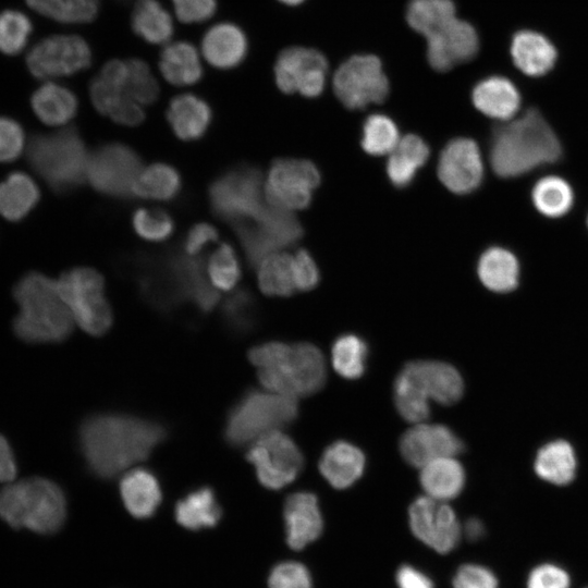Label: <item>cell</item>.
<instances>
[{"label": "cell", "instance_id": "obj_1", "mask_svg": "<svg viewBox=\"0 0 588 588\" xmlns=\"http://www.w3.org/2000/svg\"><path fill=\"white\" fill-rule=\"evenodd\" d=\"M168 436V426L160 420L128 413L100 412L83 419L77 443L91 476L111 480L124 469L147 460Z\"/></svg>", "mask_w": 588, "mask_h": 588}, {"label": "cell", "instance_id": "obj_2", "mask_svg": "<svg viewBox=\"0 0 588 588\" xmlns=\"http://www.w3.org/2000/svg\"><path fill=\"white\" fill-rule=\"evenodd\" d=\"M561 144L542 113L530 108L495 127L490 164L501 177H516L560 159Z\"/></svg>", "mask_w": 588, "mask_h": 588}, {"label": "cell", "instance_id": "obj_3", "mask_svg": "<svg viewBox=\"0 0 588 588\" xmlns=\"http://www.w3.org/2000/svg\"><path fill=\"white\" fill-rule=\"evenodd\" d=\"M248 359L265 389L294 399L317 393L327 380L323 354L307 342H265L248 351Z\"/></svg>", "mask_w": 588, "mask_h": 588}, {"label": "cell", "instance_id": "obj_4", "mask_svg": "<svg viewBox=\"0 0 588 588\" xmlns=\"http://www.w3.org/2000/svg\"><path fill=\"white\" fill-rule=\"evenodd\" d=\"M406 20L426 38L427 59L437 71L467 62L479 50L475 27L456 16L452 0H411Z\"/></svg>", "mask_w": 588, "mask_h": 588}, {"label": "cell", "instance_id": "obj_5", "mask_svg": "<svg viewBox=\"0 0 588 588\" xmlns=\"http://www.w3.org/2000/svg\"><path fill=\"white\" fill-rule=\"evenodd\" d=\"M19 313L13 321L15 334L28 343H57L73 331V317L63 301L57 281L36 271L15 284Z\"/></svg>", "mask_w": 588, "mask_h": 588}, {"label": "cell", "instance_id": "obj_6", "mask_svg": "<svg viewBox=\"0 0 588 588\" xmlns=\"http://www.w3.org/2000/svg\"><path fill=\"white\" fill-rule=\"evenodd\" d=\"M0 517L13 528L54 534L65 522L66 498L50 479L33 477L9 482L0 490Z\"/></svg>", "mask_w": 588, "mask_h": 588}, {"label": "cell", "instance_id": "obj_7", "mask_svg": "<svg viewBox=\"0 0 588 588\" xmlns=\"http://www.w3.org/2000/svg\"><path fill=\"white\" fill-rule=\"evenodd\" d=\"M297 416V399L267 389H247L229 408L222 437L229 446L242 448L291 425Z\"/></svg>", "mask_w": 588, "mask_h": 588}, {"label": "cell", "instance_id": "obj_8", "mask_svg": "<svg viewBox=\"0 0 588 588\" xmlns=\"http://www.w3.org/2000/svg\"><path fill=\"white\" fill-rule=\"evenodd\" d=\"M26 158L54 192L69 193L86 179L88 155L75 127L34 135L26 146Z\"/></svg>", "mask_w": 588, "mask_h": 588}, {"label": "cell", "instance_id": "obj_9", "mask_svg": "<svg viewBox=\"0 0 588 588\" xmlns=\"http://www.w3.org/2000/svg\"><path fill=\"white\" fill-rule=\"evenodd\" d=\"M131 270L143 301L157 313L171 315L191 304V284L176 264L174 253L138 255Z\"/></svg>", "mask_w": 588, "mask_h": 588}, {"label": "cell", "instance_id": "obj_10", "mask_svg": "<svg viewBox=\"0 0 588 588\" xmlns=\"http://www.w3.org/2000/svg\"><path fill=\"white\" fill-rule=\"evenodd\" d=\"M59 292L74 322L94 336L106 334L113 323V313L105 294L102 275L91 268H74L57 280Z\"/></svg>", "mask_w": 588, "mask_h": 588}, {"label": "cell", "instance_id": "obj_11", "mask_svg": "<svg viewBox=\"0 0 588 588\" xmlns=\"http://www.w3.org/2000/svg\"><path fill=\"white\" fill-rule=\"evenodd\" d=\"M261 172L253 166L241 164L215 179L209 187L213 213L234 224L254 219L265 207Z\"/></svg>", "mask_w": 588, "mask_h": 588}, {"label": "cell", "instance_id": "obj_12", "mask_svg": "<svg viewBox=\"0 0 588 588\" xmlns=\"http://www.w3.org/2000/svg\"><path fill=\"white\" fill-rule=\"evenodd\" d=\"M234 225L253 267H258L267 256L293 245L303 235V228L292 211L268 203L254 219Z\"/></svg>", "mask_w": 588, "mask_h": 588}, {"label": "cell", "instance_id": "obj_13", "mask_svg": "<svg viewBox=\"0 0 588 588\" xmlns=\"http://www.w3.org/2000/svg\"><path fill=\"white\" fill-rule=\"evenodd\" d=\"M393 391L420 403L441 405L457 403L464 393V381L455 367L439 360H413L397 373Z\"/></svg>", "mask_w": 588, "mask_h": 588}, {"label": "cell", "instance_id": "obj_14", "mask_svg": "<svg viewBox=\"0 0 588 588\" xmlns=\"http://www.w3.org/2000/svg\"><path fill=\"white\" fill-rule=\"evenodd\" d=\"M245 457L266 489L280 490L293 482L304 466L297 444L282 430H272L252 442Z\"/></svg>", "mask_w": 588, "mask_h": 588}, {"label": "cell", "instance_id": "obj_15", "mask_svg": "<svg viewBox=\"0 0 588 588\" xmlns=\"http://www.w3.org/2000/svg\"><path fill=\"white\" fill-rule=\"evenodd\" d=\"M142 160L134 149L121 143H108L89 156L86 179L105 196L128 199L134 196Z\"/></svg>", "mask_w": 588, "mask_h": 588}, {"label": "cell", "instance_id": "obj_16", "mask_svg": "<svg viewBox=\"0 0 588 588\" xmlns=\"http://www.w3.org/2000/svg\"><path fill=\"white\" fill-rule=\"evenodd\" d=\"M333 89L348 109H362L382 102L389 94V82L379 58L356 54L344 61L333 76Z\"/></svg>", "mask_w": 588, "mask_h": 588}, {"label": "cell", "instance_id": "obj_17", "mask_svg": "<svg viewBox=\"0 0 588 588\" xmlns=\"http://www.w3.org/2000/svg\"><path fill=\"white\" fill-rule=\"evenodd\" d=\"M320 183L317 167L303 159H277L269 169L265 182L267 203L294 211L306 208Z\"/></svg>", "mask_w": 588, "mask_h": 588}, {"label": "cell", "instance_id": "obj_18", "mask_svg": "<svg viewBox=\"0 0 588 588\" xmlns=\"http://www.w3.org/2000/svg\"><path fill=\"white\" fill-rule=\"evenodd\" d=\"M91 62L88 44L77 35H53L32 47L26 64L33 76L51 79L73 75Z\"/></svg>", "mask_w": 588, "mask_h": 588}, {"label": "cell", "instance_id": "obj_19", "mask_svg": "<svg viewBox=\"0 0 588 588\" xmlns=\"http://www.w3.org/2000/svg\"><path fill=\"white\" fill-rule=\"evenodd\" d=\"M413 535L438 553L445 554L458 543L462 527L453 509L445 502L424 495L408 509Z\"/></svg>", "mask_w": 588, "mask_h": 588}, {"label": "cell", "instance_id": "obj_20", "mask_svg": "<svg viewBox=\"0 0 588 588\" xmlns=\"http://www.w3.org/2000/svg\"><path fill=\"white\" fill-rule=\"evenodd\" d=\"M327 70L328 62L319 51L290 47L277 58L275 84L285 94L297 91L305 97H317L324 88Z\"/></svg>", "mask_w": 588, "mask_h": 588}, {"label": "cell", "instance_id": "obj_21", "mask_svg": "<svg viewBox=\"0 0 588 588\" xmlns=\"http://www.w3.org/2000/svg\"><path fill=\"white\" fill-rule=\"evenodd\" d=\"M437 172L451 192L460 195L474 192L483 179V162L477 143L466 137L450 140L440 154Z\"/></svg>", "mask_w": 588, "mask_h": 588}, {"label": "cell", "instance_id": "obj_22", "mask_svg": "<svg viewBox=\"0 0 588 588\" xmlns=\"http://www.w3.org/2000/svg\"><path fill=\"white\" fill-rule=\"evenodd\" d=\"M399 449L407 464L421 468L433 460L461 454L464 443L451 428L424 421L402 434Z\"/></svg>", "mask_w": 588, "mask_h": 588}, {"label": "cell", "instance_id": "obj_23", "mask_svg": "<svg viewBox=\"0 0 588 588\" xmlns=\"http://www.w3.org/2000/svg\"><path fill=\"white\" fill-rule=\"evenodd\" d=\"M285 540L293 550H303L322 532L323 518L317 495L309 491L290 494L283 505Z\"/></svg>", "mask_w": 588, "mask_h": 588}, {"label": "cell", "instance_id": "obj_24", "mask_svg": "<svg viewBox=\"0 0 588 588\" xmlns=\"http://www.w3.org/2000/svg\"><path fill=\"white\" fill-rule=\"evenodd\" d=\"M119 493L126 511L137 519L155 515L162 501L160 479L146 467L125 473L119 482Z\"/></svg>", "mask_w": 588, "mask_h": 588}, {"label": "cell", "instance_id": "obj_25", "mask_svg": "<svg viewBox=\"0 0 588 588\" xmlns=\"http://www.w3.org/2000/svg\"><path fill=\"white\" fill-rule=\"evenodd\" d=\"M514 65L525 75L543 76L549 73L558 60V50L544 35L522 29L514 34L510 48Z\"/></svg>", "mask_w": 588, "mask_h": 588}, {"label": "cell", "instance_id": "obj_26", "mask_svg": "<svg viewBox=\"0 0 588 588\" xmlns=\"http://www.w3.org/2000/svg\"><path fill=\"white\" fill-rule=\"evenodd\" d=\"M200 47L203 57L210 65L229 70L244 60L248 42L241 27L231 22H222L205 33Z\"/></svg>", "mask_w": 588, "mask_h": 588}, {"label": "cell", "instance_id": "obj_27", "mask_svg": "<svg viewBox=\"0 0 588 588\" xmlns=\"http://www.w3.org/2000/svg\"><path fill=\"white\" fill-rule=\"evenodd\" d=\"M471 100L481 113L501 122L515 118L522 102L515 84L503 76L480 81L473 89Z\"/></svg>", "mask_w": 588, "mask_h": 588}, {"label": "cell", "instance_id": "obj_28", "mask_svg": "<svg viewBox=\"0 0 588 588\" xmlns=\"http://www.w3.org/2000/svg\"><path fill=\"white\" fill-rule=\"evenodd\" d=\"M365 465L363 451L344 440L328 445L318 463L320 474L335 489L353 486L362 477Z\"/></svg>", "mask_w": 588, "mask_h": 588}, {"label": "cell", "instance_id": "obj_29", "mask_svg": "<svg viewBox=\"0 0 588 588\" xmlns=\"http://www.w3.org/2000/svg\"><path fill=\"white\" fill-rule=\"evenodd\" d=\"M222 506L215 489L203 485L188 490L174 505V518L185 529L213 528L222 518Z\"/></svg>", "mask_w": 588, "mask_h": 588}, {"label": "cell", "instance_id": "obj_30", "mask_svg": "<svg viewBox=\"0 0 588 588\" xmlns=\"http://www.w3.org/2000/svg\"><path fill=\"white\" fill-rule=\"evenodd\" d=\"M167 120L176 137L187 142L197 140L207 132L212 111L203 98L194 94H181L171 99Z\"/></svg>", "mask_w": 588, "mask_h": 588}, {"label": "cell", "instance_id": "obj_31", "mask_svg": "<svg viewBox=\"0 0 588 588\" xmlns=\"http://www.w3.org/2000/svg\"><path fill=\"white\" fill-rule=\"evenodd\" d=\"M419 482L427 497L446 502L463 491L466 474L455 456H445L422 466Z\"/></svg>", "mask_w": 588, "mask_h": 588}, {"label": "cell", "instance_id": "obj_32", "mask_svg": "<svg viewBox=\"0 0 588 588\" xmlns=\"http://www.w3.org/2000/svg\"><path fill=\"white\" fill-rule=\"evenodd\" d=\"M159 70L168 83L179 87L194 85L203 76L200 56L187 41L168 42L160 53Z\"/></svg>", "mask_w": 588, "mask_h": 588}, {"label": "cell", "instance_id": "obj_33", "mask_svg": "<svg viewBox=\"0 0 588 588\" xmlns=\"http://www.w3.org/2000/svg\"><path fill=\"white\" fill-rule=\"evenodd\" d=\"M32 108L37 118L50 126H60L71 121L77 111L75 94L57 83L47 82L32 96Z\"/></svg>", "mask_w": 588, "mask_h": 588}, {"label": "cell", "instance_id": "obj_34", "mask_svg": "<svg viewBox=\"0 0 588 588\" xmlns=\"http://www.w3.org/2000/svg\"><path fill=\"white\" fill-rule=\"evenodd\" d=\"M477 273L481 283L490 291L507 293L518 284L519 264L512 252L493 246L481 254Z\"/></svg>", "mask_w": 588, "mask_h": 588}, {"label": "cell", "instance_id": "obj_35", "mask_svg": "<svg viewBox=\"0 0 588 588\" xmlns=\"http://www.w3.org/2000/svg\"><path fill=\"white\" fill-rule=\"evenodd\" d=\"M429 158V146L419 136L408 134L401 138L390 154L387 163V174L390 182L399 188L408 186L419 168Z\"/></svg>", "mask_w": 588, "mask_h": 588}, {"label": "cell", "instance_id": "obj_36", "mask_svg": "<svg viewBox=\"0 0 588 588\" xmlns=\"http://www.w3.org/2000/svg\"><path fill=\"white\" fill-rule=\"evenodd\" d=\"M576 454L565 440H554L544 444L537 453L535 471L543 480L564 486L569 483L576 474Z\"/></svg>", "mask_w": 588, "mask_h": 588}, {"label": "cell", "instance_id": "obj_37", "mask_svg": "<svg viewBox=\"0 0 588 588\" xmlns=\"http://www.w3.org/2000/svg\"><path fill=\"white\" fill-rule=\"evenodd\" d=\"M39 188L24 172H13L0 183V216L9 221L22 220L38 203Z\"/></svg>", "mask_w": 588, "mask_h": 588}, {"label": "cell", "instance_id": "obj_38", "mask_svg": "<svg viewBox=\"0 0 588 588\" xmlns=\"http://www.w3.org/2000/svg\"><path fill=\"white\" fill-rule=\"evenodd\" d=\"M134 33L151 45H167L174 26L170 13L158 0H138L131 15Z\"/></svg>", "mask_w": 588, "mask_h": 588}, {"label": "cell", "instance_id": "obj_39", "mask_svg": "<svg viewBox=\"0 0 588 588\" xmlns=\"http://www.w3.org/2000/svg\"><path fill=\"white\" fill-rule=\"evenodd\" d=\"M126 61L110 60L103 64L89 85L90 100L96 110L107 115L125 94Z\"/></svg>", "mask_w": 588, "mask_h": 588}, {"label": "cell", "instance_id": "obj_40", "mask_svg": "<svg viewBox=\"0 0 588 588\" xmlns=\"http://www.w3.org/2000/svg\"><path fill=\"white\" fill-rule=\"evenodd\" d=\"M181 186V176L173 167L155 163L140 171L133 193L146 199L169 201L179 195Z\"/></svg>", "mask_w": 588, "mask_h": 588}, {"label": "cell", "instance_id": "obj_41", "mask_svg": "<svg viewBox=\"0 0 588 588\" xmlns=\"http://www.w3.org/2000/svg\"><path fill=\"white\" fill-rule=\"evenodd\" d=\"M221 322L232 336L241 338L253 332L258 324V307L247 289H237L221 307Z\"/></svg>", "mask_w": 588, "mask_h": 588}, {"label": "cell", "instance_id": "obj_42", "mask_svg": "<svg viewBox=\"0 0 588 588\" xmlns=\"http://www.w3.org/2000/svg\"><path fill=\"white\" fill-rule=\"evenodd\" d=\"M258 269V284L268 296H291L295 291L293 255L277 252L267 256Z\"/></svg>", "mask_w": 588, "mask_h": 588}, {"label": "cell", "instance_id": "obj_43", "mask_svg": "<svg viewBox=\"0 0 588 588\" xmlns=\"http://www.w3.org/2000/svg\"><path fill=\"white\" fill-rule=\"evenodd\" d=\"M535 208L543 216L559 218L573 206L574 193L571 185L562 177L548 175L536 182L531 189Z\"/></svg>", "mask_w": 588, "mask_h": 588}, {"label": "cell", "instance_id": "obj_44", "mask_svg": "<svg viewBox=\"0 0 588 588\" xmlns=\"http://www.w3.org/2000/svg\"><path fill=\"white\" fill-rule=\"evenodd\" d=\"M368 358L366 342L356 334L339 336L331 348V363L334 370L345 379H357L365 372Z\"/></svg>", "mask_w": 588, "mask_h": 588}, {"label": "cell", "instance_id": "obj_45", "mask_svg": "<svg viewBox=\"0 0 588 588\" xmlns=\"http://www.w3.org/2000/svg\"><path fill=\"white\" fill-rule=\"evenodd\" d=\"M400 140L393 120L380 113L369 115L363 125L362 147L372 156L391 154Z\"/></svg>", "mask_w": 588, "mask_h": 588}, {"label": "cell", "instance_id": "obj_46", "mask_svg": "<svg viewBox=\"0 0 588 588\" xmlns=\"http://www.w3.org/2000/svg\"><path fill=\"white\" fill-rule=\"evenodd\" d=\"M125 61V94L140 106L154 103L159 97L160 88L150 68L140 59Z\"/></svg>", "mask_w": 588, "mask_h": 588}, {"label": "cell", "instance_id": "obj_47", "mask_svg": "<svg viewBox=\"0 0 588 588\" xmlns=\"http://www.w3.org/2000/svg\"><path fill=\"white\" fill-rule=\"evenodd\" d=\"M33 25L22 12L4 10L0 13V51L14 56L26 46Z\"/></svg>", "mask_w": 588, "mask_h": 588}, {"label": "cell", "instance_id": "obj_48", "mask_svg": "<svg viewBox=\"0 0 588 588\" xmlns=\"http://www.w3.org/2000/svg\"><path fill=\"white\" fill-rule=\"evenodd\" d=\"M208 273L213 286L228 291L235 286L241 277L240 262L234 248L222 243L210 256Z\"/></svg>", "mask_w": 588, "mask_h": 588}, {"label": "cell", "instance_id": "obj_49", "mask_svg": "<svg viewBox=\"0 0 588 588\" xmlns=\"http://www.w3.org/2000/svg\"><path fill=\"white\" fill-rule=\"evenodd\" d=\"M135 232L144 240L162 242L174 231V221L163 210L140 208L132 218Z\"/></svg>", "mask_w": 588, "mask_h": 588}, {"label": "cell", "instance_id": "obj_50", "mask_svg": "<svg viewBox=\"0 0 588 588\" xmlns=\"http://www.w3.org/2000/svg\"><path fill=\"white\" fill-rule=\"evenodd\" d=\"M268 588H313L311 576L299 562H281L271 569Z\"/></svg>", "mask_w": 588, "mask_h": 588}, {"label": "cell", "instance_id": "obj_51", "mask_svg": "<svg viewBox=\"0 0 588 588\" xmlns=\"http://www.w3.org/2000/svg\"><path fill=\"white\" fill-rule=\"evenodd\" d=\"M25 149V135L15 120L0 117V162L17 159Z\"/></svg>", "mask_w": 588, "mask_h": 588}, {"label": "cell", "instance_id": "obj_52", "mask_svg": "<svg viewBox=\"0 0 588 588\" xmlns=\"http://www.w3.org/2000/svg\"><path fill=\"white\" fill-rule=\"evenodd\" d=\"M526 586L527 588H569L571 578L563 567L543 563L530 571Z\"/></svg>", "mask_w": 588, "mask_h": 588}, {"label": "cell", "instance_id": "obj_53", "mask_svg": "<svg viewBox=\"0 0 588 588\" xmlns=\"http://www.w3.org/2000/svg\"><path fill=\"white\" fill-rule=\"evenodd\" d=\"M453 588H499V581L489 568L465 564L455 573Z\"/></svg>", "mask_w": 588, "mask_h": 588}, {"label": "cell", "instance_id": "obj_54", "mask_svg": "<svg viewBox=\"0 0 588 588\" xmlns=\"http://www.w3.org/2000/svg\"><path fill=\"white\" fill-rule=\"evenodd\" d=\"M176 17L186 24L209 20L217 10L216 0H171Z\"/></svg>", "mask_w": 588, "mask_h": 588}, {"label": "cell", "instance_id": "obj_55", "mask_svg": "<svg viewBox=\"0 0 588 588\" xmlns=\"http://www.w3.org/2000/svg\"><path fill=\"white\" fill-rule=\"evenodd\" d=\"M293 270L296 291H309L319 282V270L315 259L305 249L293 255Z\"/></svg>", "mask_w": 588, "mask_h": 588}, {"label": "cell", "instance_id": "obj_56", "mask_svg": "<svg viewBox=\"0 0 588 588\" xmlns=\"http://www.w3.org/2000/svg\"><path fill=\"white\" fill-rule=\"evenodd\" d=\"M99 5L100 0H64L62 23H89L97 16Z\"/></svg>", "mask_w": 588, "mask_h": 588}, {"label": "cell", "instance_id": "obj_57", "mask_svg": "<svg viewBox=\"0 0 588 588\" xmlns=\"http://www.w3.org/2000/svg\"><path fill=\"white\" fill-rule=\"evenodd\" d=\"M218 238V231L208 223H198L191 228L185 236L183 246L185 253L196 256L210 242Z\"/></svg>", "mask_w": 588, "mask_h": 588}, {"label": "cell", "instance_id": "obj_58", "mask_svg": "<svg viewBox=\"0 0 588 588\" xmlns=\"http://www.w3.org/2000/svg\"><path fill=\"white\" fill-rule=\"evenodd\" d=\"M396 584L399 588H434L430 577L411 565H403L397 569Z\"/></svg>", "mask_w": 588, "mask_h": 588}, {"label": "cell", "instance_id": "obj_59", "mask_svg": "<svg viewBox=\"0 0 588 588\" xmlns=\"http://www.w3.org/2000/svg\"><path fill=\"white\" fill-rule=\"evenodd\" d=\"M16 475V464L12 450L0 434V482H11Z\"/></svg>", "mask_w": 588, "mask_h": 588}, {"label": "cell", "instance_id": "obj_60", "mask_svg": "<svg viewBox=\"0 0 588 588\" xmlns=\"http://www.w3.org/2000/svg\"><path fill=\"white\" fill-rule=\"evenodd\" d=\"M37 13L57 22L63 21L64 0H25Z\"/></svg>", "mask_w": 588, "mask_h": 588}, {"label": "cell", "instance_id": "obj_61", "mask_svg": "<svg viewBox=\"0 0 588 588\" xmlns=\"http://www.w3.org/2000/svg\"><path fill=\"white\" fill-rule=\"evenodd\" d=\"M462 532L465 534L468 540L476 541L479 540L485 534V526L481 520L477 518H469L462 529Z\"/></svg>", "mask_w": 588, "mask_h": 588}, {"label": "cell", "instance_id": "obj_62", "mask_svg": "<svg viewBox=\"0 0 588 588\" xmlns=\"http://www.w3.org/2000/svg\"><path fill=\"white\" fill-rule=\"evenodd\" d=\"M279 1L287 5H295L303 2L304 0H279Z\"/></svg>", "mask_w": 588, "mask_h": 588}, {"label": "cell", "instance_id": "obj_63", "mask_svg": "<svg viewBox=\"0 0 588 588\" xmlns=\"http://www.w3.org/2000/svg\"><path fill=\"white\" fill-rule=\"evenodd\" d=\"M587 223H588V219H587Z\"/></svg>", "mask_w": 588, "mask_h": 588}, {"label": "cell", "instance_id": "obj_64", "mask_svg": "<svg viewBox=\"0 0 588 588\" xmlns=\"http://www.w3.org/2000/svg\"><path fill=\"white\" fill-rule=\"evenodd\" d=\"M586 588H588V587H586Z\"/></svg>", "mask_w": 588, "mask_h": 588}]
</instances>
